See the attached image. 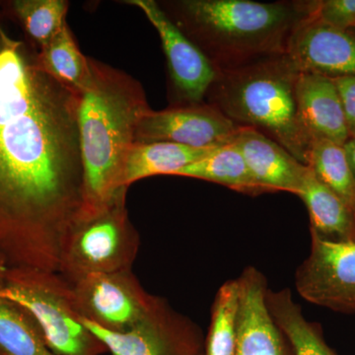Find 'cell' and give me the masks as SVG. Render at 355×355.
I'll return each mask as SVG.
<instances>
[{
    "label": "cell",
    "instance_id": "6da1fadb",
    "mask_svg": "<svg viewBox=\"0 0 355 355\" xmlns=\"http://www.w3.org/2000/svg\"><path fill=\"white\" fill-rule=\"evenodd\" d=\"M0 12V268L58 272L83 205L78 93L41 69Z\"/></svg>",
    "mask_w": 355,
    "mask_h": 355
},
{
    "label": "cell",
    "instance_id": "7a4b0ae2",
    "mask_svg": "<svg viewBox=\"0 0 355 355\" xmlns=\"http://www.w3.org/2000/svg\"><path fill=\"white\" fill-rule=\"evenodd\" d=\"M88 64L87 83L77 92L84 174L80 214L102 209L125 188V158L139 121L151 110L137 79L95 58H88Z\"/></svg>",
    "mask_w": 355,
    "mask_h": 355
},
{
    "label": "cell",
    "instance_id": "3957f363",
    "mask_svg": "<svg viewBox=\"0 0 355 355\" xmlns=\"http://www.w3.org/2000/svg\"><path fill=\"white\" fill-rule=\"evenodd\" d=\"M158 3L218 71L284 55L294 29L309 15L307 0L272 3L167 0Z\"/></svg>",
    "mask_w": 355,
    "mask_h": 355
},
{
    "label": "cell",
    "instance_id": "277c9868",
    "mask_svg": "<svg viewBox=\"0 0 355 355\" xmlns=\"http://www.w3.org/2000/svg\"><path fill=\"white\" fill-rule=\"evenodd\" d=\"M298 76L284 55L219 70L205 103L238 127L263 133L308 166L313 140L299 114Z\"/></svg>",
    "mask_w": 355,
    "mask_h": 355
},
{
    "label": "cell",
    "instance_id": "5b68a950",
    "mask_svg": "<svg viewBox=\"0 0 355 355\" xmlns=\"http://www.w3.org/2000/svg\"><path fill=\"white\" fill-rule=\"evenodd\" d=\"M0 295L29 311L55 355H102L108 349L83 323L73 287L55 272L4 268Z\"/></svg>",
    "mask_w": 355,
    "mask_h": 355
},
{
    "label": "cell",
    "instance_id": "8992f818",
    "mask_svg": "<svg viewBox=\"0 0 355 355\" xmlns=\"http://www.w3.org/2000/svg\"><path fill=\"white\" fill-rule=\"evenodd\" d=\"M127 193L123 189L102 209L79 214L70 226L58 268L69 284L95 273L132 270L140 237L128 217Z\"/></svg>",
    "mask_w": 355,
    "mask_h": 355
},
{
    "label": "cell",
    "instance_id": "52a82bcc",
    "mask_svg": "<svg viewBox=\"0 0 355 355\" xmlns=\"http://www.w3.org/2000/svg\"><path fill=\"white\" fill-rule=\"evenodd\" d=\"M144 12L160 37L167 64L169 107L196 106L205 103L218 70L154 0L123 1Z\"/></svg>",
    "mask_w": 355,
    "mask_h": 355
},
{
    "label": "cell",
    "instance_id": "ba28073f",
    "mask_svg": "<svg viewBox=\"0 0 355 355\" xmlns=\"http://www.w3.org/2000/svg\"><path fill=\"white\" fill-rule=\"evenodd\" d=\"M112 355H203L205 338L189 318L176 312L164 298L157 297L153 309L132 330L113 333L84 319Z\"/></svg>",
    "mask_w": 355,
    "mask_h": 355
},
{
    "label": "cell",
    "instance_id": "9c48e42d",
    "mask_svg": "<svg viewBox=\"0 0 355 355\" xmlns=\"http://www.w3.org/2000/svg\"><path fill=\"white\" fill-rule=\"evenodd\" d=\"M72 287L81 316L113 333L132 330L158 297L146 291L132 270L86 275Z\"/></svg>",
    "mask_w": 355,
    "mask_h": 355
},
{
    "label": "cell",
    "instance_id": "30bf717a",
    "mask_svg": "<svg viewBox=\"0 0 355 355\" xmlns=\"http://www.w3.org/2000/svg\"><path fill=\"white\" fill-rule=\"evenodd\" d=\"M295 286L313 304L355 313V243L329 241L311 232L310 254L296 272Z\"/></svg>",
    "mask_w": 355,
    "mask_h": 355
},
{
    "label": "cell",
    "instance_id": "8fae6325",
    "mask_svg": "<svg viewBox=\"0 0 355 355\" xmlns=\"http://www.w3.org/2000/svg\"><path fill=\"white\" fill-rule=\"evenodd\" d=\"M240 128L207 103L163 111L151 109L137 125L135 144L172 142L193 148H217L233 142Z\"/></svg>",
    "mask_w": 355,
    "mask_h": 355
},
{
    "label": "cell",
    "instance_id": "7c38bea8",
    "mask_svg": "<svg viewBox=\"0 0 355 355\" xmlns=\"http://www.w3.org/2000/svg\"><path fill=\"white\" fill-rule=\"evenodd\" d=\"M284 57L299 73L355 76V31L331 27L309 14L292 33Z\"/></svg>",
    "mask_w": 355,
    "mask_h": 355
},
{
    "label": "cell",
    "instance_id": "4fadbf2b",
    "mask_svg": "<svg viewBox=\"0 0 355 355\" xmlns=\"http://www.w3.org/2000/svg\"><path fill=\"white\" fill-rule=\"evenodd\" d=\"M237 280L240 297L235 355H293L266 306L265 275L249 266Z\"/></svg>",
    "mask_w": 355,
    "mask_h": 355
},
{
    "label": "cell",
    "instance_id": "5bb4252c",
    "mask_svg": "<svg viewBox=\"0 0 355 355\" xmlns=\"http://www.w3.org/2000/svg\"><path fill=\"white\" fill-rule=\"evenodd\" d=\"M233 142L261 193L286 191L300 195L311 171L309 166L254 128H240Z\"/></svg>",
    "mask_w": 355,
    "mask_h": 355
},
{
    "label": "cell",
    "instance_id": "9a60e30c",
    "mask_svg": "<svg viewBox=\"0 0 355 355\" xmlns=\"http://www.w3.org/2000/svg\"><path fill=\"white\" fill-rule=\"evenodd\" d=\"M296 94L301 121L313 142L329 140L345 146L349 135L334 79L319 74L299 73Z\"/></svg>",
    "mask_w": 355,
    "mask_h": 355
},
{
    "label": "cell",
    "instance_id": "2e32d148",
    "mask_svg": "<svg viewBox=\"0 0 355 355\" xmlns=\"http://www.w3.org/2000/svg\"><path fill=\"white\" fill-rule=\"evenodd\" d=\"M298 197L307 207L310 232L329 241L355 243L354 214L334 191L317 179L312 170Z\"/></svg>",
    "mask_w": 355,
    "mask_h": 355
},
{
    "label": "cell",
    "instance_id": "e0dca14e",
    "mask_svg": "<svg viewBox=\"0 0 355 355\" xmlns=\"http://www.w3.org/2000/svg\"><path fill=\"white\" fill-rule=\"evenodd\" d=\"M214 149L193 148L172 142L135 144L125 158L123 186L128 189L139 180L157 175L174 176L182 168L205 157Z\"/></svg>",
    "mask_w": 355,
    "mask_h": 355
},
{
    "label": "cell",
    "instance_id": "ac0fdd59",
    "mask_svg": "<svg viewBox=\"0 0 355 355\" xmlns=\"http://www.w3.org/2000/svg\"><path fill=\"white\" fill-rule=\"evenodd\" d=\"M266 306L293 355H338L327 345L319 324L307 321L288 288L266 292Z\"/></svg>",
    "mask_w": 355,
    "mask_h": 355
},
{
    "label": "cell",
    "instance_id": "d6986e66",
    "mask_svg": "<svg viewBox=\"0 0 355 355\" xmlns=\"http://www.w3.org/2000/svg\"><path fill=\"white\" fill-rule=\"evenodd\" d=\"M174 176L211 182L246 195L261 193L234 142L217 147L205 157L182 168Z\"/></svg>",
    "mask_w": 355,
    "mask_h": 355
},
{
    "label": "cell",
    "instance_id": "ffe728a7",
    "mask_svg": "<svg viewBox=\"0 0 355 355\" xmlns=\"http://www.w3.org/2000/svg\"><path fill=\"white\" fill-rule=\"evenodd\" d=\"M0 355H55L31 313L1 295Z\"/></svg>",
    "mask_w": 355,
    "mask_h": 355
},
{
    "label": "cell",
    "instance_id": "44dd1931",
    "mask_svg": "<svg viewBox=\"0 0 355 355\" xmlns=\"http://www.w3.org/2000/svg\"><path fill=\"white\" fill-rule=\"evenodd\" d=\"M37 60L49 76L77 92L87 83L88 57L81 53L67 23L44 48L40 49Z\"/></svg>",
    "mask_w": 355,
    "mask_h": 355
},
{
    "label": "cell",
    "instance_id": "7402d4cb",
    "mask_svg": "<svg viewBox=\"0 0 355 355\" xmlns=\"http://www.w3.org/2000/svg\"><path fill=\"white\" fill-rule=\"evenodd\" d=\"M308 166L315 176L343 200L355 216V178L343 146L316 140L311 147Z\"/></svg>",
    "mask_w": 355,
    "mask_h": 355
},
{
    "label": "cell",
    "instance_id": "603a6c76",
    "mask_svg": "<svg viewBox=\"0 0 355 355\" xmlns=\"http://www.w3.org/2000/svg\"><path fill=\"white\" fill-rule=\"evenodd\" d=\"M239 284L228 280L217 291L203 355H235Z\"/></svg>",
    "mask_w": 355,
    "mask_h": 355
},
{
    "label": "cell",
    "instance_id": "cb8c5ba5",
    "mask_svg": "<svg viewBox=\"0 0 355 355\" xmlns=\"http://www.w3.org/2000/svg\"><path fill=\"white\" fill-rule=\"evenodd\" d=\"M11 10L38 49L44 48L67 24V0H14Z\"/></svg>",
    "mask_w": 355,
    "mask_h": 355
},
{
    "label": "cell",
    "instance_id": "d4e9b609",
    "mask_svg": "<svg viewBox=\"0 0 355 355\" xmlns=\"http://www.w3.org/2000/svg\"><path fill=\"white\" fill-rule=\"evenodd\" d=\"M308 11L324 24L349 31L355 29V0H312Z\"/></svg>",
    "mask_w": 355,
    "mask_h": 355
},
{
    "label": "cell",
    "instance_id": "484cf974",
    "mask_svg": "<svg viewBox=\"0 0 355 355\" xmlns=\"http://www.w3.org/2000/svg\"><path fill=\"white\" fill-rule=\"evenodd\" d=\"M340 101L349 137H355V76L334 79Z\"/></svg>",
    "mask_w": 355,
    "mask_h": 355
},
{
    "label": "cell",
    "instance_id": "4316f807",
    "mask_svg": "<svg viewBox=\"0 0 355 355\" xmlns=\"http://www.w3.org/2000/svg\"><path fill=\"white\" fill-rule=\"evenodd\" d=\"M343 148H345V154H347L350 169L354 173L355 178V137H349L343 146Z\"/></svg>",
    "mask_w": 355,
    "mask_h": 355
}]
</instances>
